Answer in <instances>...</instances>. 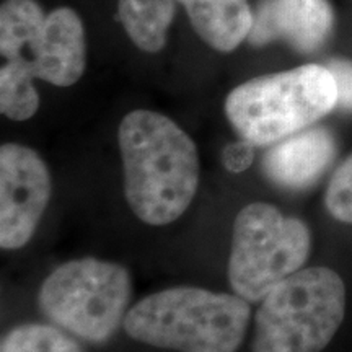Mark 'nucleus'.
Instances as JSON below:
<instances>
[{"instance_id": "obj_16", "label": "nucleus", "mask_w": 352, "mask_h": 352, "mask_svg": "<svg viewBox=\"0 0 352 352\" xmlns=\"http://www.w3.org/2000/svg\"><path fill=\"white\" fill-rule=\"evenodd\" d=\"M253 145L254 144L246 139H241L240 142L227 145L222 155L223 166L228 171H232V173H241V171H245L253 164Z\"/></svg>"}, {"instance_id": "obj_14", "label": "nucleus", "mask_w": 352, "mask_h": 352, "mask_svg": "<svg viewBox=\"0 0 352 352\" xmlns=\"http://www.w3.org/2000/svg\"><path fill=\"white\" fill-rule=\"evenodd\" d=\"M324 204L334 219L352 223V153L334 171Z\"/></svg>"}, {"instance_id": "obj_9", "label": "nucleus", "mask_w": 352, "mask_h": 352, "mask_svg": "<svg viewBox=\"0 0 352 352\" xmlns=\"http://www.w3.org/2000/svg\"><path fill=\"white\" fill-rule=\"evenodd\" d=\"M333 23L328 0H266L254 13L248 39L254 46L280 39L300 52H314L327 41Z\"/></svg>"}, {"instance_id": "obj_1", "label": "nucleus", "mask_w": 352, "mask_h": 352, "mask_svg": "<svg viewBox=\"0 0 352 352\" xmlns=\"http://www.w3.org/2000/svg\"><path fill=\"white\" fill-rule=\"evenodd\" d=\"M0 111L13 121L39 108L34 78L57 87L80 80L87 64L85 30L72 8L44 13L36 0H6L0 8Z\"/></svg>"}, {"instance_id": "obj_5", "label": "nucleus", "mask_w": 352, "mask_h": 352, "mask_svg": "<svg viewBox=\"0 0 352 352\" xmlns=\"http://www.w3.org/2000/svg\"><path fill=\"white\" fill-rule=\"evenodd\" d=\"M346 311L344 283L329 267L298 270L264 296L252 352H321Z\"/></svg>"}, {"instance_id": "obj_12", "label": "nucleus", "mask_w": 352, "mask_h": 352, "mask_svg": "<svg viewBox=\"0 0 352 352\" xmlns=\"http://www.w3.org/2000/svg\"><path fill=\"white\" fill-rule=\"evenodd\" d=\"M176 0H120V19L132 43L145 52L164 50Z\"/></svg>"}, {"instance_id": "obj_6", "label": "nucleus", "mask_w": 352, "mask_h": 352, "mask_svg": "<svg viewBox=\"0 0 352 352\" xmlns=\"http://www.w3.org/2000/svg\"><path fill=\"white\" fill-rule=\"evenodd\" d=\"M132 280L124 266L82 258L56 267L44 279L38 302L52 323L91 344H101L124 324Z\"/></svg>"}, {"instance_id": "obj_2", "label": "nucleus", "mask_w": 352, "mask_h": 352, "mask_svg": "<svg viewBox=\"0 0 352 352\" xmlns=\"http://www.w3.org/2000/svg\"><path fill=\"white\" fill-rule=\"evenodd\" d=\"M124 196L148 226H168L186 212L199 186V153L164 114L135 109L120 126Z\"/></svg>"}, {"instance_id": "obj_15", "label": "nucleus", "mask_w": 352, "mask_h": 352, "mask_svg": "<svg viewBox=\"0 0 352 352\" xmlns=\"http://www.w3.org/2000/svg\"><path fill=\"white\" fill-rule=\"evenodd\" d=\"M327 67L333 74L338 88L336 108L352 111V63L351 60H329Z\"/></svg>"}, {"instance_id": "obj_10", "label": "nucleus", "mask_w": 352, "mask_h": 352, "mask_svg": "<svg viewBox=\"0 0 352 352\" xmlns=\"http://www.w3.org/2000/svg\"><path fill=\"white\" fill-rule=\"evenodd\" d=\"M336 155V142L323 127L300 131L271 147L264 155L266 178L284 189H305L323 175Z\"/></svg>"}, {"instance_id": "obj_11", "label": "nucleus", "mask_w": 352, "mask_h": 352, "mask_svg": "<svg viewBox=\"0 0 352 352\" xmlns=\"http://www.w3.org/2000/svg\"><path fill=\"white\" fill-rule=\"evenodd\" d=\"M192 28L212 50L230 52L250 36L254 15L248 0H179Z\"/></svg>"}, {"instance_id": "obj_13", "label": "nucleus", "mask_w": 352, "mask_h": 352, "mask_svg": "<svg viewBox=\"0 0 352 352\" xmlns=\"http://www.w3.org/2000/svg\"><path fill=\"white\" fill-rule=\"evenodd\" d=\"M0 352H83L63 329L43 323H26L2 338Z\"/></svg>"}, {"instance_id": "obj_3", "label": "nucleus", "mask_w": 352, "mask_h": 352, "mask_svg": "<svg viewBox=\"0 0 352 352\" xmlns=\"http://www.w3.org/2000/svg\"><path fill=\"white\" fill-rule=\"evenodd\" d=\"M250 318V302L236 294L171 287L135 303L122 327L132 340L160 349L235 352Z\"/></svg>"}, {"instance_id": "obj_4", "label": "nucleus", "mask_w": 352, "mask_h": 352, "mask_svg": "<svg viewBox=\"0 0 352 352\" xmlns=\"http://www.w3.org/2000/svg\"><path fill=\"white\" fill-rule=\"evenodd\" d=\"M327 65L308 64L252 78L228 94L226 114L241 139L267 145L297 134L336 108Z\"/></svg>"}, {"instance_id": "obj_8", "label": "nucleus", "mask_w": 352, "mask_h": 352, "mask_svg": "<svg viewBox=\"0 0 352 352\" xmlns=\"http://www.w3.org/2000/svg\"><path fill=\"white\" fill-rule=\"evenodd\" d=\"M51 197V176L33 148H0V246L19 250L32 240Z\"/></svg>"}, {"instance_id": "obj_7", "label": "nucleus", "mask_w": 352, "mask_h": 352, "mask_svg": "<svg viewBox=\"0 0 352 352\" xmlns=\"http://www.w3.org/2000/svg\"><path fill=\"white\" fill-rule=\"evenodd\" d=\"M310 230L266 202L243 208L233 223L228 283L245 300H263L270 290L302 270L310 254Z\"/></svg>"}]
</instances>
